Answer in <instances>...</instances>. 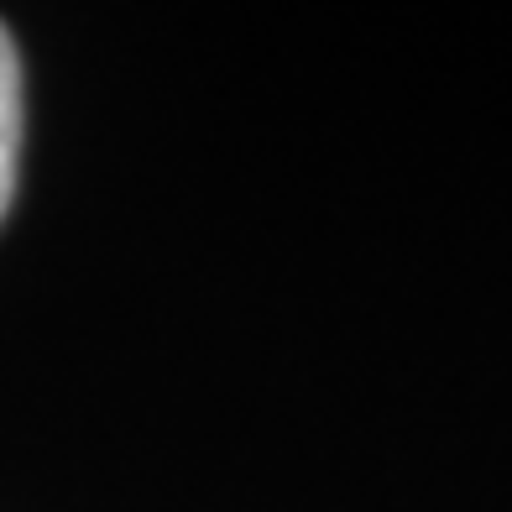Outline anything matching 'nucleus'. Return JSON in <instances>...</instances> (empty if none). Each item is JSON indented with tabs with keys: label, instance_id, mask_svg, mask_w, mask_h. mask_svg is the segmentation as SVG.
<instances>
[{
	"label": "nucleus",
	"instance_id": "obj_1",
	"mask_svg": "<svg viewBox=\"0 0 512 512\" xmlns=\"http://www.w3.org/2000/svg\"><path fill=\"white\" fill-rule=\"evenodd\" d=\"M16 152H21V58L0 21V220L16 194Z\"/></svg>",
	"mask_w": 512,
	"mask_h": 512
}]
</instances>
